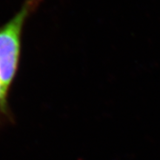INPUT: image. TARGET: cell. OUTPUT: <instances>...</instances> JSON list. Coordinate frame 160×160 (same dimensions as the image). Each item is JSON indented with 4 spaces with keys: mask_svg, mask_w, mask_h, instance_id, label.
<instances>
[{
    "mask_svg": "<svg viewBox=\"0 0 160 160\" xmlns=\"http://www.w3.org/2000/svg\"><path fill=\"white\" fill-rule=\"evenodd\" d=\"M42 2V0H25L14 16L0 25V81L8 91L19 71L24 28Z\"/></svg>",
    "mask_w": 160,
    "mask_h": 160,
    "instance_id": "obj_1",
    "label": "cell"
},
{
    "mask_svg": "<svg viewBox=\"0 0 160 160\" xmlns=\"http://www.w3.org/2000/svg\"><path fill=\"white\" fill-rule=\"evenodd\" d=\"M9 91L0 81V128L13 122L14 117L9 105Z\"/></svg>",
    "mask_w": 160,
    "mask_h": 160,
    "instance_id": "obj_2",
    "label": "cell"
}]
</instances>
